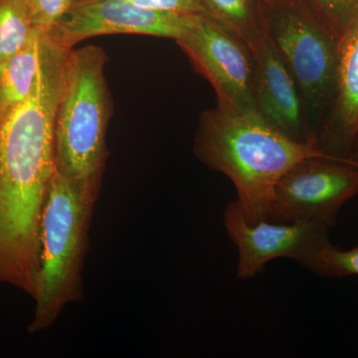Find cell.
I'll return each instance as SVG.
<instances>
[{"label": "cell", "instance_id": "cell-1", "mask_svg": "<svg viewBox=\"0 0 358 358\" xmlns=\"http://www.w3.org/2000/svg\"><path fill=\"white\" fill-rule=\"evenodd\" d=\"M71 50L52 41L32 93L0 119V282L32 296L40 220L55 171L56 110Z\"/></svg>", "mask_w": 358, "mask_h": 358}, {"label": "cell", "instance_id": "cell-2", "mask_svg": "<svg viewBox=\"0 0 358 358\" xmlns=\"http://www.w3.org/2000/svg\"><path fill=\"white\" fill-rule=\"evenodd\" d=\"M193 152L232 181L250 224L267 219L275 186L301 160L327 155L315 143H299L273 128L257 112L216 106L199 117Z\"/></svg>", "mask_w": 358, "mask_h": 358}, {"label": "cell", "instance_id": "cell-3", "mask_svg": "<svg viewBox=\"0 0 358 358\" xmlns=\"http://www.w3.org/2000/svg\"><path fill=\"white\" fill-rule=\"evenodd\" d=\"M101 179L75 180L54 171L39 226V263L30 333L50 327L66 306L84 296L82 270Z\"/></svg>", "mask_w": 358, "mask_h": 358}, {"label": "cell", "instance_id": "cell-4", "mask_svg": "<svg viewBox=\"0 0 358 358\" xmlns=\"http://www.w3.org/2000/svg\"><path fill=\"white\" fill-rule=\"evenodd\" d=\"M105 51L98 46L71 50L54 127L55 169L75 180L102 179L107 157L110 100Z\"/></svg>", "mask_w": 358, "mask_h": 358}, {"label": "cell", "instance_id": "cell-5", "mask_svg": "<svg viewBox=\"0 0 358 358\" xmlns=\"http://www.w3.org/2000/svg\"><path fill=\"white\" fill-rule=\"evenodd\" d=\"M268 33L300 90L315 138L336 94L341 39L303 0L265 6Z\"/></svg>", "mask_w": 358, "mask_h": 358}, {"label": "cell", "instance_id": "cell-6", "mask_svg": "<svg viewBox=\"0 0 358 358\" xmlns=\"http://www.w3.org/2000/svg\"><path fill=\"white\" fill-rule=\"evenodd\" d=\"M358 196V160L327 155L294 164L278 181L271 222H315L334 227L341 207Z\"/></svg>", "mask_w": 358, "mask_h": 358}, {"label": "cell", "instance_id": "cell-7", "mask_svg": "<svg viewBox=\"0 0 358 358\" xmlns=\"http://www.w3.org/2000/svg\"><path fill=\"white\" fill-rule=\"evenodd\" d=\"M224 225L238 251L237 277L248 280L275 259H292L312 271L329 240V227L315 222L250 224L237 200L224 211Z\"/></svg>", "mask_w": 358, "mask_h": 358}, {"label": "cell", "instance_id": "cell-8", "mask_svg": "<svg viewBox=\"0 0 358 358\" xmlns=\"http://www.w3.org/2000/svg\"><path fill=\"white\" fill-rule=\"evenodd\" d=\"M176 42L193 67L213 87L219 107L233 112H257L253 99L255 59L241 39L208 16L201 15Z\"/></svg>", "mask_w": 358, "mask_h": 358}, {"label": "cell", "instance_id": "cell-9", "mask_svg": "<svg viewBox=\"0 0 358 358\" xmlns=\"http://www.w3.org/2000/svg\"><path fill=\"white\" fill-rule=\"evenodd\" d=\"M200 16L155 10L131 0H77L48 34L67 49L82 40L108 34L150 35L176 41Z\"/></svg>", "mask_w": 358, "mask_h": 358}, {"label": "cell", "instance_id": "cell-10", "mask_svg": "<svg viewBox=\"0 0 358 358\" xmlns=\"http://www.w3.org/2000/svg\"><path fill=\"white\" fill-rule=\"evenodd\" d=\"M254 103L270 126L299 143H315L300 90L285 64L268 30L254 55Z\"/></svg>", "mask_w": 358, "mask_h": 358}, {"label": "cell", "instance_id": "cell-11", "mask_svg": "<svg viewBox=\"0 0 358 358\" xmlns=\"http://www.w3.org/2000/svg\"><path fill=\"white\" fill-rule=\"evenodd\" d=\"M357 134L358 24L339 42L336 94L317 136V145L327 154L350 157Z\"/></svg>", "mask_w": 358, "mask_h": 358}, {"label": "cell", "instance_id": "cell-12", "mask_svg": "<svg viewBox=\"0 0 358 358\" xmlns=\"http://www.w3.org/2000/svg\"><path fill=\"white\" fill-rule=\"evenodd\" d=\"M50 44V35L35 28L25 46L0 63V119L32 93Z\"/></svg>", "mask_w": 358, "mask_h": 358}, {"label": "cell", "instance_id": "cell-13", "mask_svg": "<svg viewBox=\"0 0 358 358\" xmlns=\"http://www.w3.org/2000/svg\"><path fill=\"white\" fill-rule=\"evenodd\" d=\"M204 15L242 40L255 55L268 32L262 0H199Z\"/></svg>", "mask_w": 358, "mask_h": 358}, {"label": "cell", "instance_id": "cell-14", "mask_svg": "<svg viewBox=\"0 0 358 358\" xmlns=\"http://www.w3.org/2000/svg\"><path fill=\"white\" fill-rule=\"evenodd\" d=\"M34 29L23 0H0V63L20 51Z\"/></svg>", "mask_w": 358, "mask_h": 358}, {"label": "cell", "instance_id": "cell-15", "mask_svg": "<svg viewBox=\"0 0 358 358\" xmlns=\"http://www.w3.org/2000/svg\"><path fill=\"white\" fill-rule=\"evenodd\" d=\"M327 29L339 39L358 24V0H303Z\"/></svg>", "mask_w": 358, "mask_h": 358}, {"label": "cell", "instance_id": "cell-16", "mask_svg": "<svg viewBox=\"0 0 358 358\" xmlns=\"http://www.w3.org/2000/svg\"><path fill=\"white\" fill-rule=\"evenodd\" d=\"M313 273L327 278L358 275V246L341 250L331 243L327 245L320 253Z\"/></svg>", "mask_w": 358, "mask_h": 358}, {"label": "cell", "instance_id": "cell-17", "mask_svg": "<svg viewBox=\"0 0 358 358\" xmlns=\"http://www.w3.org/2000/svg\"><path fill=\"white\" fill-rule=\"evenodd\" d=\"M37 29L50 33L69 10L73 0H23Z\"/></svg>", "mask_w": 358, "mask_h": 358}, {"label": "cell", "instance_id": "cell-18", "mask_svg": "<svg viewBox=\"0 0 358 358\" xmlns=\"http://www.w3.org/2000/svg\"><path fill=\"white\" fill-rule=\"evenodd\" d=\"M138 6L169 13L204 15L199 0H131Z\"/></svg>", "mask_w": 358, "mask_h": 358}, {"label": "cell", "instance_id": "cell-19", "mask_svg": "<svg viewBox=\"0 0 358 358\" xmlns=\"http://www.w3.org/2000/svg\"><path fill=\"white\" fill-rule=\"evenodd\" d=\"M263 3L267 6H280V4L288 3L294 0H262Z\"/></svg>", "mask_w": 358, "mask_h": 358}, {"label": "cell", "instance_id": "cell-20", "mask_svg": "<svg viewBox=\"0 0 358 358\" xmlns=\"http://www.w3.org/2000/svg\"><path fill=\"white\" fill-rule=\"evenodd\" d=\"M350 157H352V159L358 160V134L357 138H355V143H353Z\"/></svg>", "mask_w": 358, "mask_h": 358}, {"label": "cell", "instance_id": "cell-21", "mask_svg": "<svg viewBox=\"0 0 358 358\" xmlns=\"http://www.w3.org/2000/svg\"><path fill=\"white\" fill-rule=\"evenodd\" d=\"M73 1H77V0H73Z\"/></svg>", "mask_w": 358, "mask_h": 358}]
</instances>
